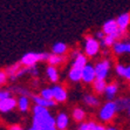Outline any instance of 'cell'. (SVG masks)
Masks as SVG:
<instances>
[{"mask_svg": "<svg viewBox=\"0 0 130 130\" xmlns=\"http://www.w3.org/2000/svg\"><path fill=\"white\" fill-rule=\"evenodd\" d=\"M116 111H117V109H116L115 102H112V101L107 102L100 110V118L104 122H108L115 116Z\"/></svg>", "mask_w": 130, "mask_h": 130, "instance_id": "cell-1", "label": "cell"}, {"mask_svg": "<svg viewBox=\"0 0 130 130\" xmlns=\"http://www.w3.org/2000/svg\"><path fill=\"white\" fill-rule=\"evenodd\" d=\"M42 60V53H27L21 58V64L26 67H34L38 61Z\"/></svg>", "mask_w": 130, "mask_h": 130, "instance_id": "cell-2", "label": "cell"}, {"mask_svg": "<svg viewBox=\"0 0 130 130\" xmlns=\"http://www.w3.org/2000/svg\"><path fill=\"white\" fill-rule=\"evenodd\" d=\"M109 61H102L100 63H97L96 67L94 68V72H95V77L97 80H104L108 75V72H109Z\"/></svg>", "mask_w": 130, "mask_h": 130, "instance_id": "cell-3", "label": "cell"}, {"mask_svg": "<svg viewBox=\"0 0 130 130\" xmlns=\"http://www.w3.org/2000/svg\"><path fill=\"white\" fill-rule=\"evenodd\" d=\"M100 49V43L97 42L95 39L93 38H87L86 40V46H85V51L87 53V55L89 56H94Z\"/></svg>", "mask_w": 130, "mask_h": 130, "instance_id": "cell-4", "label": "cell"}, {"mask_svg": "<svg viewBox=\"0 0 130 130\" xmlns=\"http://www.w3.org/2000/svg\"><path fill=\"white\" fill-rule=\"evenodd\" d=\"M81 80L85 82V83H89V82H93V81H94V80H95L94 67L90 66V64H86V66L82 68Z\"/></svg>", "mask_w": 130, "mask_h": 130, "instance_id": "cell-5", "label": "cell"}, {"mask_svg": "<svg viewBox=\"0 0 130 130\" xmlns=\"http://www.w3.org/2000/svg\"><path fill=\"white\" fill-rule=\"evenodd\" d=\"M54 122L56 130H66L67 127H68V123H69V120H68V116L64 112H60L56 116V118H54Z\"/></svg>", "mask_w": 130, "mask_h": 130, "instance_id": "cell-6", "label": "cell"}, {"mask_svg": "<svg viewBox=\"0 0 130 130\" xmlns=\"http://www.w3.org/2000/svg\"><path fill=\"white\" fill-rule=\"evenodd\" d=\"M17 106V100H14L13 97H7V99H4L3 101H0V111L1 112H7L11 111L12 109L15 108Z\"/></svg>", "mask_w": 130, "mask_h": 130, "instance_id": "cell-7", "label": "cell"}, {"mask_svg": "<svg viewBox=\"0 0 130 130\" xmlns=\"http://www.w3.org/2000/svg\"><path fill=\"white\" fill-rule=\"evenodd\" d=\"M52 94H53V100L58 102H64L67 99L66 90L60 86H55L54 88H52Z\"/></svg>", "mask_w": 130, "mask_h": 130, "instance_id": "cell-8", "label": "cell"}, {"mask_svg": "<svg viewBox=\"0 0 130 130\" xmlns=\"http://www.w3.org/2000/svg\"><path fill=\"white\" fill-rule=\"evenodd\" d=\"M116 21V25H117V28L118 29H121L124 32V29L128 27V25H129V21H130V15L128 12L123 13V14H121L120 17L117 18V20H115Z\"/></svg>", "mask_w": 130, "mask_h": 130, "instance_id": "cell-9", "label": "cell"}, {"mask_svg": "<svg viewBox=\"0 0 130 130\" xmlns=\"http://www.w3.org/2000/svg\"><path fill=\"white\" fill-rule=\"evenodd\" d=\"M116 30H117V25H116L115 20L110 19V20L104 22V25H103V34L110 35V34L115 33Z\"/></svg>", "mask_w": 130, "mask_h": 130, "instance_id": "cell-10", "label": "cell"}, {"mask_svg": "<svg viewBox=\"0 0 130 130\" xmlns=\"http://www.w3.org/2000/svg\"><path fill=\"white\" fill-rule=\"evenodd\" d=\"M33 101L35 102V106H39V107H42V108L47 109L48 107H54L55 106V101H47V100H43L41 99L40 96H32Z\"/></svg>", "mask_w": 130, "mask_h": 130, "instance_id": "cell-11", "label": "cell"}, {"mask_svg": "<svg viewBox=\"0 0 130 130\" xmlns=\"http://www.w3.org/2000/svg\"><path fill=\"white\" fill-rule=\"evenodd\" d=\"M114 52L117 54H122V53H129L130 51V45L128 42H115L114 43Z\"/></svg>", "mask_w": 130, "mask_h": 130, "instance_id": "cell-12", "label": "cell"}, {"mask_svg": "<svg viewBox=\"0 0 130 130\" xmlns=\"http://www.w3.org/2000/svg\"><path fill=\"white\" fill-rule=\"evenodd\" d=\"M86 64H87V58H86L85 55L79 54L77 56H76L75 61H74V63H73V68H76V69H82Z\"/></svg>", "mask_w": 130, "mask_h": 130, "instance_id": "cell-13", "label": "cell"}, {"mask_svg": "<svg viewBox=\"0 0 130 130\" xmlns=\"http://www.w3.org/2000/svg\"><path fill=\"white\" fill-rule=\"evenodd\" d=\"M117 85H109V86H106V89H104V91H106V95L107 97H108V100H112L114 97H115V94L117 93Z\"/></svg>", "mask_w": 130, "mask_h": 130, "instance_id": "cell-14", "label": "cell"}, {"mask_svg": "<svg viewBox=\"0 0 130 130\" xmlns=\"http://www.w3.org/2000/svg\"><path fill=\"white\" fill-rule=\"evenodd\" d=\"M17 104H18L19 109H20L21 111H27L28 107H29V101H28V97L20 96V99L17 101Z\"/></svg>", "mask_w": 130, "mask_h": 130, "instance_id": "cell-15", "label": "cell"}, {"mask_svg": "<svg viewBox=\"0 0 130 130\" xmlns=\"http://www.w3.org/2000/svg\"><path fill=\"white\" fill-rule=\"evenodd\" d=\"M66 51H67V46L63 42H56L53 46V53H54V55H60L61 56V54H63Z\"/></svg>", "mask_w": 130, "mask_h": 130, "instance_id": "cell-16", "label": "cell"}, {"mask_svg": "<svg viewBox=\"0 0 130 130\" xmlns=\"http://www.w3.org/2000/svg\"><path fill=\"white\" fill-rule=\"evenodd\" d=\"M73 118L75 120L76 122H81L86 118V112L83 109L81 108H75L74 111H73Z\"/></svg>", "mask_w": 130, "mask_h": 130, "instance_id": "cell-17", "label": "cell"}, {"mask_svg": "<svg viewBox=\"0 0 130 130\" xmlns=\"http://www.w3.org/2000/svg\"><path fill=\"white\" fill-rule=\"evenodd\" d=\"M117 110H129V100L128 99H120L115 102Z\"/></svg>", "mask_w": 130, "mask_h": 130, "instance_id": "cell-18", "label": "cell"}, {"mask_svg": "<svg viewBox=\"0 0 130 130\" xmlns=\"http://www.w3.org/2000/svg\"><path fill=\"white\" fill-rule=\"evenodd\" d=\"M47 75H48L49 80L52 82H56L59 79V74H58V70L55 69L54 66H49L47 68Z\"/></svg>", "mask_w": 130, "mask_h": 130, "instance_id": "cell-19", "label": "cell"}, {"mask_svg": "<svg viewBox=\"0 0 130 130\" xmlns=\"http://www.w3.org/2000/svg\"><path fill=\"white\" fill-rule=\"evenodd\" d=\"M93 83H94V89L97 91V93H103L104 91V89H106V81L104 80H97L95 79L94 81H93Z\"/></svg>", "mask_w": 130, "mask_h": 130, "instance_id": "cell-20", "label": "cell"}, {"mask_svg": "<svg viewBox=\"0 0 130 130\" xmlns=\"http://www.w3.org/2000/svg\"><path fill=\"white\" fill-rule=\"evenodd\" d=\"M83 101H85V103L87 106H90V107L99 106V100H97L95 96H93V95H86Z\"/></svg>", "mask_w": 130, "mask_h": 130, "instance_id": "cell-21", "label": "cell"}, {"mask_svg": "<svg viewBox=\"0 0 130 130\" xmlns=\"http://www.w3.org/2000/svg\"><path fill=\"white\" fill-rule=\"evenodd\" d=\"M81 72H82V69L72 68L69 72V79L72 81H79V80H81Z\"/></svg>", "mask_w": 130, "mask_h": 130, "instance_id": "cell-22", "label": "cell"}, {"mask_svg": "<svg viewBox=\"0 0 130 130\" xmlns=\"http://www.w3.org/2000/svg\"><path fill=\"white\" fill-rule=\"evenodd\" d=\"M19 67H20V63H15V64H13V66L8 67L6 69V72H5V74H6V75H9L11 77H13V76L18 73Z\"/></svg>", "mask_w": 130, "mask_h": 130, "instance_id": "cell-23", "label": "cell"}, {"mask_svg": "<svg viewBox=\"0 0 130 130\" xmlns=\"http://www.w3.org/2000/svg\"><path fill=\"white\" fill-rule=\"evenodd\" d=\"M41 99L47 101H53V94H52V89L49 88H46L41 90Z\"/></svg>", "mask_w": 130, "mask_h": 130, "instance_id": "cell-24", "label": "cell"}, {"mask_svg": "<svg viewBox=\"0 0 130 130\" xmlns=\"http://www.w3.org/2000/svg\"><path fill=\"white\" fill-rule=\"evenodd\" d=\"M62 61V58H61L60 55H49L48 58V62L51 63V66H54V64H59Z\"/></svg>", "mask_w": 130, "mask_h": 130, "instance_id": "cell-25", "label": "cell"}, {"mask_svg": "<svg viewBox=\"0 0 130 130\" xmlns=\"http://www.w3.org/2000/svg\"><path fill=\"white\" fill-rule=\"evenodd\" d=\"M94 122H86V123H82L80 125L79 130H94V127H95Z\"/></svg>", "mask_w": 130, "mask_h": 130, "instance_id": "cell-26", "label": "cell"}, {"mask_svg": "<svg viewBox=\"0 0 130 130\" xmlns=\"http://www.w3.org/2000/svg\"><path fill=\"white\" fill-rule=\"evenodd\" d=\"M124 70H125V67L121 66V64H117V66H116V73H117L120 76H123L124 77Z\"/></svg>", "mask_w": 130, "mask_h": 130, "instance_id": "cell-27", "label": "cell"}, {"mask_svg": "<svg viewBox=\"0 0 130 130\" xmlns=\"http://www.w3.org/2000/svg\"><path fill=\"white\" fill-rule=\"evenodd\" d=\"M6 76L7 75L5 74V72H0V86L6 82Z\"/></svg>", "mask_w": 130, "mask_h": 130, "instance_id": "cell-28", "label": "cell"}, {"mask_svg": "<svg viewBox=\"0 0 130 130\" xmlns=\"http://www.w3.org/2000/svg\"><path fill=\"white\" fill-rule=\"evenodd\" d=\"M9 97V91H0V101H3L4 99Z\"/></svg>", "mask_w": 130, "mask_h": 130, "instance_id": "cell-29", "label": "cell"}, {"mask_svg": "<svg viewBox=\"0 0 130 130\" xmlns=\"http://www.w3.org/2000/svg\"><path fill=\"white\" fill-rule=\"evenodd\" d=\"M124 77L129 80V77H130V67H125V70H124Z\"/></svg>", "mask_w": 130, "mask_h": 130, "instance_id": "cell-30", "label": "cell"}, {"mask_svg": "<svg viewBox=\"0 0 130 130\" xmlns=\"http://www.w3.org/2000/svg\"><path fill=\"white\" fill-rule=\"evenodd\" d=\"M8 130H24V129L20 125H18V124H13V125H11L8 128Z\"/></svg>", "mask_w": 130, "mask_h": 130, "instance_id": "cell-31", "label": "cell"}, {"mask_svg": "<svg viewBox=\"0 0 130 130\" xmlns=\"http://www.w3.org/2000/svg\"><path fill=\"white\" fill-rule=\"evenodd\" d=\"M94 130H106V127H103L102 124H95Z\"/></svg>", "mask_w": 130, "mask_h": 130, "instance_id": "cell-32", "label": "cell"}, {"mask_svg": "<svg viewBox=\"0 0 130 130\" xmlns=\"http://www.w3.org/2000/svg\"><path fill=\"white\" fill-rule=\"evenodd\" d=\"M97 38L103 39V38H104V34H103V32H99V33H97Z\"/></svg>", "mask_w": 130, "mask_h": 130, "instance_id": "cell-33", "label": "cell"}, {"mask_svg": "<svg viewBox=\"0 0 130 130\" xmlns=\"http://www.w3.org/2000/svg\"><path fill=\"white\" fill-rule=\"evenodd\" d=\"M106 130H117V129L114 127H109V128H106Z\"/></svg>", "mask_w": 130, "mask_h": 130, "instance_id": "cell-34", "label": "cell"}, {"mask_svg": "<svg viewBox=\"0 0 130 130\" xmlns=\"http://www.w3.org/2000/svg\"><path fill=\"white\" fill-rule=\"evenodd\" d=\"M66 130H67V129H66Z\"/></svg>", "mask_w": 130, "mask_h": 130, "instance_id": "cell-35", "label": "cell"}]
</instances>
